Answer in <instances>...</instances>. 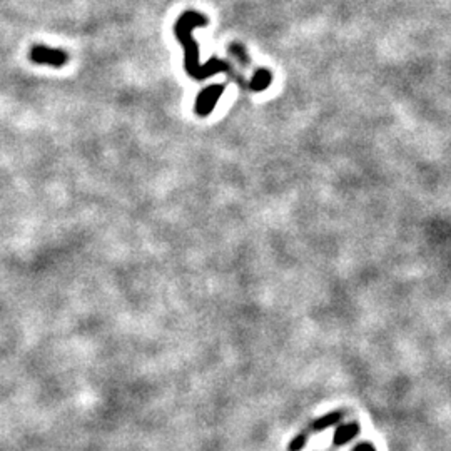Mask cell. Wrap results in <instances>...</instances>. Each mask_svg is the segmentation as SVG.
<instances>
[{
	"label": "cell",
	"mask_w": 451,
	"mask_h": 451,
	"mask_svg": "<svg viewBox=\"0 0 451 451\" xmlns=\"http://www.w3.org/2000/svg\"><path fill=\"white\" fill-rule=\"evenodd\" d=\"M198 25H207V18L198 12H192V10L181 15L176 24V36L177 39H179V42L183 44L185 52V70H188V74L191 75V77L206 79L214 74H219V72H226V74H229L231 77H233L234 82L241 84L244 89L254 90V92L268 89L269 84H271V74H269L266 69L257 70L256 74H254L253 81L248 82L244 77H241L240 74H236V72L233 70V67L224 62V60L211 59L206 66H201L199 49L191 36L192 29L198 27Z\"/></svg>",
	"instance_id": "1"
},
{
	"label": "cell",
	"mask_w": 451,
	"mask_h": 451,
	"mask_svg": "<svg viewBox=\"0 0 451 451\" xmlns=\"http://www.w3.org/2000/svg\"><path fill=\"white\" fill-rule=\"evenodd\" d=\"M30 62L39 64V66H51V67H62L69 60V54L60 49H52L47 45H34L29 52Z\"/></svg>",
	"instance_id": "2"
},
{
	"label": "cell",
	"mask_w": 451,
	"mask_h": 451,
	"mask_svg": "<svg viewBox=\"0 0 451 451\" xmlns=\"http://www.w3.org/2000/svg\"><path fill=\"white\" fill-rule=\"evenodd\" d=\"M222 92H224V86L222 84H216V86L207 87V89H204L203 92L199 94L198 99H196V104H194L196 114H199V116H203V117L209 116V114L214 111L218 101L221 99Z\"/></svg>",
	"instance_id": "3"
},
{
	"label": "cell",
	"mask_w": 451,
	"mask_h": 451,
	"mask_svg": "<svg viewBox=\"0 0 451 451\" xmlns=\"http://www.w3.org/2000/svg\"><path fill=\"white\" fill-rule=\"evenodd\" d=\"M361 431V426L358 423H350V424H341L339 428H336L335 437H333V441H335V446H344L346 443H350L352 438H356Z\"/></svg>",
	"instance_id": "4"
},
{
	"label": "cell",
	"mask_w": 451,
	"mask_h": 451,
	"mask_svg": "<svg viewBox=\"0 0 451 451\" xmlns=\"http://www.w3.org/2000/svg\"><path fill=\"white\" fill-rule=\"evenodd\" d=\"M341 420V413L339 411H333V413H328V415L321 416V418H318L316 422L311 424V430L313 431H323L326 428L333 426V424H336Z\"/></svg>",
	"instance_id": "5"
},
{
	"label": "cell",
	"mask_w": 451,
	"mask_h": 451,
	"mask_svg": "<svg viewBox=\"0 0 451 451\" xmlns=\"http://www.w3.org/2000/svg\"><path fill=\"white\" fill-rule=\"evenodd\" d=\"M306 439H308V437H306L305 433L298 435V437L289 443V446H287V451H301L306 446Z\"/></svg>",
	"instance_id": "6"
},
{
	"label": "cell",
	"mask_w": 451,
	"mask_h": 451,
	"mask_svg": "<svg viewBox=\"0 0 451 451\" xmlns=\"http://www.w3.org/2000/svg\"><path fill=\"white\" fill-rule=\"evenodd\" d=\"M352 451H376V448L371 443H359Z\"/></svg>",
	"instance_id": "7"
}]
</instances>
